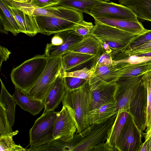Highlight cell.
Returning a JSON list of instances; mask_svg holds the SVG:
<instances>
[{"label":"cell","instance_id":"1","mask_svg":"<svg viewBox=\"0 0 151 151\" xmlns=\"http://www.w3.org/2000/svg\"><path fill=\"white\" fill-rule=\"evenodd\" d=\"M62 102L73 118L77 126L76 133H80L90 126L87 119L91 102L88 82L78 88L67 90Z\"/></svg>","mask_w":151,"mask_h":151},{"label":"cell","instance_id":"2","mask_svg":"<svg viewBox=\"0 0 151 151\" xmlns=\"http://www.w3.org/2000/svg\"><path fill=\"white\" fill-rule=\"evenodd\" d=\"M52 7L55 9V17H35L39 33L49 36L63 31L73 29L77 23L83 19L82 12L60 6Z\"/></svg>","mask_w":151,"mask_h":151},{"label":"cell","instance_id":"3","mask_svg":"<svg viewBox=\"0 0 151 151\" xmlns=\"http://www.w3.org/2000/svg\"><path fill=\"white\" fill-rule=\"evenodd\" d=\"M117 114L102 122L93 124L79 133L75 134L69 143L71 151H92L93 148L106 140Z\"/></svg>","mask_w":151,"mask_h":151},{"label":"cell","instance_id":"4","mask_svg":"<svg viewBox=\"0 0 151 151\" xmlns=\"http://www.w3.org/2000/svg\"><path fill=\"white\" fill-rule=\"evenodd\" d=\"M91 35L100 42L103 51L112 56L125 50L137 36L115 27L95 24Z\"/></svg>","mask_w":151,"mask_h":151},{"label":"cell","instance_id":"5","mask_svg":"<svg viewBox=\"0 0 151 151\" xmlns=\"http://www.w3.org/2000/svg\"><path fill=\"white\" fill-rule=\"evenodd\" d=\"M47 58L44 54L38 55L14 68L10 76L15 88L27 92L43 71Z\"/></svg>","mask_w":151,"mask_h":151},{"label":"cell","instance_id":"6","mask_svg":"<svg viewBox=\"0 0 151 151\" xmlns=\"http://www.w3.org/2000/svg\"><path fill=\"white\" fill-rule=\"evenodd\" d=\"M61 56L47 57L43 71L27 92L31 99L43 101L62 69Z\"/></svg>","mask_w":151,"mask_h":151},{"label":"cell","instance_id":"7","mask_svg":"<svg viewBox=\"0 0 151 151\" xmlns=\"http://www.w3.org/2000/svg\"><path fill=\"white\" fill-rule=\"evenodd\" d=\"M59 112L44 111L35 121L29 131V142L31 146L37 147L54 139L53 133Z\"/></svg>","mask_w":151,"mask_h":151},{"label":"cell","instance_id":"8","mask_svg":"<svg viewBox=\"0 0 151 151\" xmlns=\"http://www.w3.org/2000/svg\"><path fill=\"white\" fill-rule=\"evenodd\" d=\"M88 83L91 98L90 111L115 100L118 87L116 82H107L93 75Z\"/></svg>","mask_w":151,"mask_h":151},{"label":"cell","instance_id":"9","mask_svg":"<svg viewBox=\"0 0 151 151\" xmlns=\"http://www.w3.org/2000/svg\"><path fill=\"white\" fill-rule=\"evenodd\" d=\"M142 131L129 114L119 136L116 151H139L143 144Z\"/></svg>","mask_w":151,"mask_h":151},{"label":"cell","instance_id":"10","mask_svg":"<svg viewBox=\"0 0 151 151\" xmlns=\"http://www.w3.org/2000/svg\"><path fill=\"white\" fill-rule=\"evenodd\" d=\"M83 37L73 29L56 33L52 38L51 42L47 44L44 54L47 57L61 56Z\"/></svg>","mask_w":151,"mask_h":151},{"label":"cell","instance_id":"11","mask_svg":"<svg viewBox=\"0 0 151 151\" xmlns=\"http://www.w3.org/2000/svg\"><path fill=\"white\" fill-rule=\"evenodd\" d=\"M90 15L94 18H103L139 21L135 14L127 7L103 1L93 8Z\"/></svg>","mask_w":151,"mask_h":151},{"label":"cell","instance_id":"12","mask_svg":"<svg viewBox=\"0 0 151 151\" xmlns=\"http://www.w3.org/2000/svg\"><path fill=\"white\" fill-rule=\"evenodd\" d=\"M142 76L118 80L116 82L118 86L115 96L116 113L125 111L129 114L131 99L142 81Z\"/></svg>","mask_w":151,"mask_h":151},{"label":"cell","instance_id":"13","mask_svg":"<svg viewBox=\"0 0 151 151\" xmlns=\"http://www.w3.org/2000/svg\"><path fill=\"white\" fill-rule=\"evenodd\" d=\"M129 111L136 125L142 131L145 130L147 127V91L143 80L131 99Z\"/></svg>","mask_w":151,"mask_h":151},{"label":"cell","instance_id":"14","mask_svg":"<svg viewBox=\"0 0 151 151\" xmlns=\"http://www.w3.org/2000/svg\"><path fill=\"white\" fill-rule=\"evenodd\" d=\"M77 130L76 124L70 111L67 107L63 105L56 120L53 133L54 139L69 142Z\"/></svg>","mask_w":151,"mask_h":151},{"label":"cell","instance_id":"15","mask_svg":"<svg viewBox=\"0 0 151 151\" xmlns=\"http://www.w3.org/2000/svg\"><path fill=\"white\" fill-rule=\"evenodd\" d=\"M116 68L118 80L141 76L151 71V58L138 62L123 59L113 62Z\"/></svg>","mask_w":151,"mask_h":151},{"label":"cell","instance_id":"16","mask_svg":"<svg viewBox=\"0 0 151 151\" xmlns=\"http://www.w3.org/2000/svg\"><path fill=\"white\" fill-rule=\"evenodd\" d=\"M63 70L70 72L87 67L95 68L96 64L95 55L68 51L61 56Z\"/></svg>","mask_w":151,"mask_h":151},{"label":"cell","instance_id":"17","mask_svg":"<svg viewBox=\"0 0 151 151\" xmlns=\"http://www.w3.org/2000/svg\"><path fill=\"white\" fill-rule=\"evenodd\" d=\"M67 90L62 69L43 101L44 111H54L62 101Z\"/></svg>","mask_w":151,"mask_h":151},{"label":"cell","instance_id":"18","mask_svg":"<svg viewBox=\"0 0 151 151\" xmlns=\"http://www.w3.org/2000/svg\"><path fill=\"white\" fill-rule=\"evenodd\" d=\"M94 19L95 24L113 27L136 35H142L149 30L145 28L139 21L103 18H96Z\"/></svg>","mask_w":151,"mask_h":151},{"label":"cell","instance_id":"19","mask_svg":"<svg viewBox=\"0 0 151 151\" xmlns=\"http://www.w3.org/2000/svg\"><path fill=\"white\" fill-rule=\"evenodd\" d=\"M6 5L9 10L21 28V32L30 37L34 36L39 33V27L35 17Z\"/></svg>","mask_w":151,"mask_h":151},{"label":"cell","instance_id":"20","mask_svg":"<svg viewBox=\"0 0 151 151\" xmlns=\"http://www.w3.org/2000/svg\"><path fill=\"white\" fill-rule=\"evenodd\" d=\"M13 96L17 104L24 110L32 115L39 113L45 108V105L41 101L33 99L29 96L27 92L15 88Z\"/></svg>","mask_w":151,"mask_h":151},{"label":"cell","instance_id":"21","mask_svg":"<svg viewBox=\"0 0 151 151\" xmlns=\"http://www.w3.org/2000/svg\"><path fill=\"white\" fill-rule=\"evenodd\" d=\"M119 2L130 8L138 19L151 22V0H119Z\"/></svg>","mask_w":151,"mask_h":151},{"label":"cell","instance_id":"22","mask_svg":"<svg viewBox=\"0 0 151 151\" xmlns=\"http://www.w3.org/2000/svg\"><path fill=\"white\" fill-rule=\"evenodd\" d=\"M116 102L114 101L103 105L89 112L87 119L90 125L99 124L105 121L115 114Z\"/></svg>","mask_w":151,"mask_h":151},{"label":"cell","instance_id":"23","mask_svg":"<svg viewBox=\"0 0 151 151\" xmlns=\"http://www.w3.org/2000/svg\"><path fill=\"white\" fill-rule=\"evenodd\" d=\"M102 48L100 42L91 35L84 37L68 50L96 56Z\"/></svg>","mask_w":151,"mask_h":151},{"label":"cell","instance_id":"24","mask_svg":"<svg viewBox=\"0 0 151 151\" xmlns=\"http://www.w3.org/2000/svg\"><path fill=\"white\" fill-rule=\"evenodd\" d=\"M0 1L1 23L5 30L10 32L16 36L21 32V28L7 5L2 0Z\"/></svg>","mask_w":151,"mask_h":151},{"label":"cell","instance_id":"25","mask_svg":"<svg viewBox=\"0 0 151 151\" xmlns=\"http://www.w3.org/2000/svg\"><path fill=\"white\" fill-rule=\"evenodd\" d=\"M129 113L125 111L118 113L105 142L116 151L117 142Z\"/></svg>","mask_w":151,"mask_h":151},{"label":"cell","instance_id":"26","mask_svg":"<svg viewBox=\"0 0 151 151\" xmlns=\"http://www.w3.org/2000/svg\"><path fill=\"white\" fill-rule=\"evenodd\" d=\"M102 1L101 0H59L58 3L55 6H64L90 15L93 8Z\"/></svg>","mask_w":151,"mask_h":151},{"label":"cell","instance_id":"27","mask_svg":"<svg viewBox=\"0 0 151 151\" xmlns=\"http://www.w3.org/2000/svg\"><path fill=\"white\" fill-rule=\"evenodd\" d=\"M1 91L0 96V104L5 109L10 125L12 127L14 122L16 105L17 104L13 96L8 92L0 79Z\"/></svg>","mask_w":151,"mask_h":151},{"label":"cell","instance_id":"28","mask_svg":"<svg viewBox=\"0 0 151 151\" xmlns=\"http://www.w3.org/2000/svg\"><path fill=\"white\" fill-rule=\"evenodd\" d=\"M94 75L108 82H116L118 79L116 67L113 64L96 66Z\"/></svg>","mask_w":151,"mask_h":151},{"label":"cell","instance_id":"29","mask_svg":"<svg viewBox=\"0 0 151 151\" xmlns=\"http://www.w3.org/2000/svg\"><path fill=\"white\" fill-rule=\"evenodd\" d=\"M19 132L18 130L13 132L7 135L0 137V151H27V149L19 145L16 144L13 137Z\"/></svg>","mask_w":151,"mask_h":151},{"label":"cell","instance_id":"30","mask_svg":"<svg viewBox=\"0 0 151 151\" xmlns=\"http://www.w3.org/2000/svg\"><path fill=\"white\" fill-rule=\"evenodd\" d=\"M142 78L147 91V128L151 123V71L143 75Z\"/></svg>","mask_w":151,"mask_h":151},{"label":"cell","instance_id":"31","mask_svg":"<svg viewBox=\"0 0 151 151\" xmlns=\"http://www.w3.org/2000/svg\"><path fill=\"white\" fill-rule=\"evenodd\" d=\"M0 137L6 136L13 132L5 109L0 104Z\"/></svg>","mask_w":151,"mask_h":151},{"label":"cell","instance_id":"32","mask_svg":"<svg viewBox=\"0 0 151 151\" xmlns=\"http://www.w3.org/2000/svg\"><path fill=\"white\" fill-rule=\"evenodd\" d=\"M94 25L91 22H88L83 19L77 23L73 30L78 35L85 37L91 35Z\"/></svg>","mask_w":151,"mask_h":151},{"label":"cell","instance_id":"33","mask_svg":"<svg viewBox=\"0 0 151 151\" xmlns=\"http://www.w3.org/2000/svg\"><path fill=\"white\" fill-rule=\"evenodd\" d=\"M94 70L95 68L90 69L85 67L80 70L70 72H65L62 69V72L64 77H76L88 80L94 75Z\"/></svg>","mask_w":151,"mask_h":151},{"label":"cell","instance_id":"34","mask_svg":"<svg viewBox=\"0 0 151 151\" xmlns=\"http://www.w3.org/2000/svg\"><path fill=\"white\" fill-rule=\"evenodd\" d=\"M151 51V41L131 49H126L119 52L127 56H137Z\"/></svg>","mask_w":151,"mask_h":151},{"label":"cell","instance_id":"35","mask_svg":"<svg viewBox=\"0 0 151 151\" xmlns=\"http://www.w3.org/2000/svg\"><path fill=\"white\" fill-rule=\"evenodd\" d=\"M64 77L67 90H73L78 88L88 83L89 80L73 77L66 76Z\"/></svg>","mask_w":151,"mask_h":151},{"label":"cell","instance_id":"36","mask_svg":"<svg viewBox=\"0 0 151 151\" xmlns=\"http://www.w3.org/2000/svg\"><path fill=\"white\" fill-rule=\"evenodd\" d=\"M151 41V30H149L143 34L135 37L129 43L126 49H132Z\"/></svg>","mask_w":151,"mask_h":151},{"label":"cell","instance_id":"37","mask_svg":"<svg viewBox=\"0 0 151 151\" xmlns=\"http://www.w3.org/2000/svg\"><path fill=\"white\" fill-rule=\"evenodd\" d=\"M97 65H106L113 64L111 55L103 51L102 48L99 53L96 56Z\"/></svg>","mask_w":151,"mask_h":151},{"label":"cell","instance_id":"38","mask_svg":"<svg viewBox=\"0 0 151 151\" xmlns=\"http://www.w3.org/2000/svg\"><path fill=\"white\" fill-rule=\"evenodd\" d=\"M59 0H31L29 4L40 8H47L57 5Z\"/></svg>","mask_w":151,"mask_h":151},{"label":"cell","instance_id":"39","mask_svg":"<svg viewBox=\"0 0 151 151\" xmlns=\"http://www.w3.org/2000/svg\"><path fill=\"white\" fill-rule=\"evenodd\" d=\"M11 52L7 48L1 46H0V68L2 62L6 61L9 58Z\"/></svg>","mask_w":151,"mask_h":151},{"label":"cell","instance_id":"40","mask_svg":"<svg viewBox=\"0 0 151 151\" xmlns=\"http://www.w3.org/2000/svg\"><path fill=\"white\" fill-rule=\"evenodd\" d=\"M114 151L113 148L109 147L105 142H102L95 146L92 151Z\"/></svg>","mask_w":151,"mask_h":151},{"label":"cell","instance_id":"41","mask_svg":"<svg viewBox=\"0 0 151 151\" xmlns=\"http://www.w3.org/2000/svg\"><path fill=\"white\" fill-rule=\"evenodd\" d=\"M145 133H142L145 140L149 139L151 137V123L150 125L147 128Z\"/></svg>","mask_w":151,"mask_h":151},{"label":"cell","instance_id":"42","mask_svg":"<svg viewBox=\"0 0 151 151\" xmlns=\"http://www.w3.org/2000/svg\"><path fill=\"white\" fill-rule=\"evenodd\" d=\"M149 139L145 140L143 143L139 151H149Z\"/></svg>","mask_w":151,"mask_h":151},{"label":"cell","instance_id":"43","mask_svg":"<svg viewBox=\"0 0 151 151\" xmlns=\"http://www.w3.org/2000/svg\"><path fill=\"white\" fill-rule=\"evenodd\" d=\"M13 0L15 1L19 2L28 3H29V2H30L31 0Z\"/></svg>","mask_w":151,"mask_h":151},{"label":"cell","instance_id":"44","mask_svg":"<svg viewBox=\"0 0 151 151\" xmlns=\"http://www.w3.org/2000/svg\"><path fill=\"white\" fill-rule=\"evenodd\" d=\"M149 139V151H151V137Z\"/></svg>","mask_w":151,"mask_h":151},{"label":"cell","instance_id":"45","mask_svg":"<svg viewBox=\"0 0 151 151\" xmlns=\"http://www.w3.org/2000/svg\"><path fill=\"white\" fill-rule=\"evenodd\" d=\"M147 55L148 57H151V51L148 52L147 53Z\"/></svg>","mask_w":151,"mask_h":151},{"label":"cell","instance_id":"46","mask_svg":"<svg viewBox=\"0 0 151 151\" xmlns=\"http://www.w3.org/2000/svg\"><path fill=\"white\" fill-rule=\"evenodd\" d=\"M103 1H109L110 0H101Z\"/></svg>","mask_w":151,"mask_h":151}]
</instances>
